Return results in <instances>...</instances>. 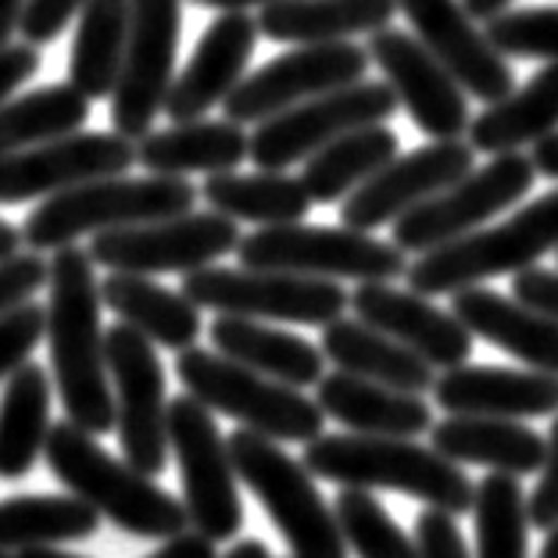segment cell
<instances>
[{
    "label": "cell",
    "instance_id": "cell-41",
    "mask_svg": "<svg viewBox=\"0 0 558 558\" xmlns=\"http://www.w3.org/2000/svg\"><path fill=\"white\" fill-rule=\"evenodd\" d=\"M487 44L509 58H537L558 65V8H509L487 22Z\"/></svg>",
    "mask_w": 558,
    "mask_h": 558
},
{
    "label": "cell",
    "instance_id": "cell-2",
    "mask_svg": "<svg viewBox=\"0 0 558 558\" xmlns=\"http://www.w3.org/2000/svg\"><path fill=\"white\" fill-rule=\"evenodd\" d=\"M301 465L312 476L340 487L398 490L448 515L473 512L476 484L462 473V465L444 459L434 448H423L412 437L323 434L312 444H304Z\"/></svg>",
    "mask_w": 558,
    "mask_h": 558
},
{
    "label": "cell",
    "instance_id": "cell-6",
    "mask_svg": "<svg viewBox=\"0 0 558 558\" xmlns=\"http://www.w3.org/2000/svg\"><path fill=\"white\" fill-rule=\"evenodd\" d=\"M175 376L190 398L205 409L236 418L244 429L276 444H312L323 437L326 415L315 398H304L298 387H287L247 365L222 359L219 351L186 348L175 359Z\"/></svg>",
    "mask_w": 558,
    "mask_h": 558
},
{
    "label": "cell",
    "instance_id": "cell-37",
    "mask_svg": "<svg viewBox=\"0 0 558 558\" xmlns=\"http://www.w3.org/2000/svg\"><path fill=\"white\" fill-rule=\"evenodd\" d=\"M100 530V512L83 498L54 494H19L0 501V548H54V544L86 541Z\"/></svg>",
    "mask_w": 558,
    "mask_h": 558
},
{
    "label": "cell",
    "instance_id": "cell-54",
    "mask_svg": "<svg viewBox=\"0 0 558 558\" xmlns=\"http://www.w3.org/2000/svg\"><path fill=\"white\" fill-rule=\"evenodd\" d=\"M222 558H272V551L265 548L262 541H236L233 548H230V555H222Z\"/></svg>",
    "mask_w": 558,
    "mask_h": 558
},
{
    "label": "cell",
    "instance_id": "cell-33",
    "mask_svg": "<svg viewBox=\"0 0 558 558\" xmlns=\"http://www.w3.org/2000/svg\"><path fill=\"white\" fill-rule=\"evenodd\" d=\"M54 384L44 365L25 362L0 395V480H22L44 454Z\"/></svg>",
    "mask_w": 558,
    "mask_h": 558
},
{
    "label": "cell",
    "instance_id": "cell-51",
    "mask_svg": "<svg viewBox=\"0 0 558 558\" xmlns=\"http://www.w3.org/2000/svg\"><path fill=\"white\" fill-rule=\"evenodd\" d=\"M25 4H29V0H0V47H8L11 36L19 33Z\"/></svg>",
    "mask_w": 558,
    "mask_h": 558
},
{
    "label": "cell",
    "instance_id": "cell-19",
    "mask_svg": "<svg viewBox=\"0 0 558 558\" xmlns=\"http://www.w3.org/2000/svg\"><path fill=\"white\" fill-rule=\"evenodd\" d=\"M473 158L476 150L469 147V140H434L409 155L390 158L373 180H365L354 194L340 201V222L373 233L440 194L444 186L459 183L465 172L476 169Z\"/></svg>",
    "mask_w": 558,
    "mask_h": 558
},
{
    "label": "cell",
    "instance_id": "cell-22",
    "mask_svg": "<svg viewBox=\"0 0 558 558\" xmlns=\"http://www.w3.org/2000/svg\"><path fill=\"white\" fill-rule=\"evenodd\" d=\"M258 19L247 11H222L197 40L186 69L172 80L165 116L172 122H197L219 108L233 86L247 75V61L258 47Z\"/></svg>",
    "mask_w": 558,
    "mask_h": 558
},
{
    "label": "cell",
    "instance_id": "cell-28",
    "mask_svg": "<svg viewBox=\"0 0 558 558\" xmlns=\"http://www.w3.org/2000/svg\"><path fill=\"white\" fill-rule=\"evenodd\" d=\"M395 0H269L258 11V33L276 44H340L387 29Z\"/></svg>",
    "mask_w": 558,
    "mask_h": 558
},
{
    "label": "cell",
    "instance_id": "cell-27",
    "mask_svg": "<svg viewBox=\"0 0 558 558\" xmlns=\"http://www.w3.org/2000/svg\"><path fill=\"white\" fill-rule=\"evenodd\" d=\"M215 351L236 365H247L269 379H279L287 387H315L326 376V354L287 329H276L258 319H240V315H219L208 329Z\"/></svg>",
    "mask_w": 558,
    "mask_h": 558
},
{
    "label": "cell",
    "instance_id": "cell-32",
    "mask_svg": "<svg viewBox=\"0 0 558 558\" xmlns=\"http://www.w3.org/2000/svg\"><path fill=\"white\" fill-rule=\"evenodd\" d=\"M100 301L105 308L119 315L136 333H144L155 348L186 351L201 337V308L183 298V290H165L150 276L136 272H111L100 283Z\"/></svg>",
    "mask_w": 558,
    "mask_h": 558
},
{
    "label": "cell",
    "instance_id": "cell-49",
    "mask_svg": "<svg viewBox=\"0 0 558 558\" xmlns=\"http://www.w3.org/2000/svg\"><path fill=\"white\" fill-rule=\"evenodd\" d=\"M147 558H219V555H215V541H208L201 530H183L180 537H169Z\"/></svg>",
    "mask_w": 558,
    "mask_h": 558
},
{
    "label": "cell",
    "instance_id": "cell-38",
    "mask_svg": "<svg viewBox=\"0 0 558 558\" xmlns=\"http://www.w3.org/2000/svg\"><path fill=\"white\" fill-rule=\"evenodd\" d=\"M86 119H90V100L72 83L36 86L0 105V155L72 136L86 130Z\"/></svg>",
    "mask_w": 558,
    "mask_h": 558
},
{
    "label": "cell",
    "instance_id": "cell-58",
    "mask_svg": "<svg viewBox=\"0 0 558 558\" xmlns=\"http://www.w3.org/2000/svg\"><path fill=\"white\" fill-rule=\"evenodd\" d=\"M0 558H15V555H11V551H4V548H0Z\"/></svg>",
    "mask_w": 558,
    "mask_h": 558
},
{
    "label": "cell",
    "instance_id": "cell-3",
    "mask_svg": "<svg viewBox=\"0 0 558 558\" xmlns=\"http://www.w3.org/2000/svg\"><path fill=\"white\" fill-rule=\"evenodd\" d=\"M44 459L61 487H69V494L94 505L122 534L144 541H169L190 530L183 501H175L150 476L136 473L130 462H119L116 454H108L94 440V434H86L69 418L50 426Z\"/></svg>",
    "mask_w": 558,
    "mask_h": 558
},
{
    "label": "cell",
    "instance_id": "cell-50",
    "mask_svg": "<svg viewBox=\"0 0 558 558\" xmlns=\"http://www.w3.org/2000/svg\"><path fill=\"white\" fill-rule=\"evenodd\" d=\"M530 161H534L537 175H544V180H558V130L551 136H544L541 144H534Z\"/></svg>",
    "mask_w": 558,
    "mask_h": 558
},
{
    "label": "cell",
    "instance_id": "cell-36",
    "mask_svg": "<svg viewBox=\"0 0 558 558\" xmlns=\"http://www.w3.org/2000/svg\"><path fill=\"white\" fill-rule=\"evenodd\" d=\"M130 36V0H90L80 11V25L72 36L69 83L86 100L116 94Z\"/></svg>",
    "mask_w": 558,
    "mask_h": 558
},
{
    "label": "cell",
    "instance_id": "cell-39",
    "mask_svg": "<svg viewBox=\"0 0 558 558\" xmlns=\"http://www.w3.org/2000/svg\"><path fill=\"white\" fill-rule=\"evenodd\" d=\"M476 558H530V519L519 476L490 473L473 490Z\"/></svg>",
    "mask_w": 558,
    "mask_h": 558
},
{
    "label": "cell",
    "instance_id": "cell-10",
    "mask_svg": "<svg viewBox=\"0 0 558 558\" xmlns=\"http://www.w3.org/2000/svg\"><path fill=\"white\" fill-rule=\"evenodd\" d=\"M537 169L530 155H494L484 169L465 172L459 183L444 186L423 205L395 219V247L404 255H426L451 240H462L487 226L494 215L512 208L534 190Z\"/></svg>",
    "mask_w": 558,
    "mask_h": 558
},
{
    "label": "cell",
    "instance_id": "cell-43",
    "mask_svg": "<svg viewBox=\"0 0 558 558\" xmlns=\"http://www.w3.org/2000/svg\"><path fill=\"white\" fill-rule=\"evenodd\" d=\"M47 276L50 262L40 258V251H19V255L0 262V315L33 301L47 287Z\"/></svg>",
    "mask_w": 558,
    "mask_h": 558
},
{
    "label": "cell",
    "instance_id": "cell-13",
    "mask_svg": "<svg viewBox=\"0 0 558 558\" xmlns=\"http://www.w3.org/2000/svg\"><path fill=\"white\" fill-rule=\"evenodd\" d=\"M108 376L116 390V429L136 473L161 476L169 465V398L155 344L125 323L105 333Z\"/></svg>",
    "mask_w": 558,
    "mask_h": 558
},
{
    "label": "cell",
    "instance_id": "cell-21",
    "mask_svg": "<svg viewBox=\"0 0 558 558\" xmlns=\"http://www.w3.org/2000/svg\"><path fill=\"white\" fill-rule=\"evenodd\" d=\"M348 308H354V319L398 340L440 373L465 365L473 354V333L451 312L437 308L415 290H401L395 283H362L351 294Z\"/></svg>",
    "mask_w": 558,
    "mask_h": 558
},
{
    "label": "cell",
    "instance_id": "cell-34",
    "mask_svg": "<svg viewBox=\"0 0 558 558\" xmlns=\"http://www.w3.org/2000/svg\"><path fill=\"white\" fill-rule=\"evenodd\" d=\"M201 201L226 215L233 222H255V226H287L301 222L312 208V197L304 190L301 175L287 172H219L208 175L201 186Z\"/></svg>",
    "mask_w": 558,
    "mask_h": 558
},
{
    "label": "cell",
    "instance_id": "cell-42",
    "mask_svg": "<svg viewBox=\"0 0 558 558\" xmlns=\"http://www.w3.org/2000/svg\"><path fill=\"white\" fill-rule=\"evenodd\" d=\"M44 337H47L44 304L25 301L8 315H0V384L33 359V351L40 348Z\"/></svg>",
    "mask_w": 558,
    "mask_h": 558
},
{
    "label": "cell",
    "instance_id": "cell-56",
    "mask_svg": "<svg viewBox=\"0 0 558 558\" xmlns=\"http://www.w3.org/2000/svg\"><path fill=\"white\" fill-rule=\"evenodd\" d=\"M15 558H83V555H72V551H61L58 544L54 548H22Z\"/></svg>",
    "mask_w": 558,
    "mask_h": 558
},
{
    "label": "cell",
    "instance_id": "cell-26",
    "mask_svg": "<svg viewBox=\"0 0 558 558\" xmlns=\"http://www.w3.org/2000/svg\"><path fill=\"white\" fill-rule=\"evenodd\" d=\"M429 448L459 465H484L490 473L534 476L544 465L548 440L519 418L448 415L429 426Z\"/></svg>",
    "mask_w": 558,
    "mask_h": 558
},
{
    "label": "cell",
    "instance_id": "cell-8",
    "mask_svg": "<svg viewBox=\"0 0 558 558\" xmlns=\"http://www.w3.org/2000/svg\"><path fill=\"white\" fill-rule=\"evenodd\" d=\"M236 258L244 269H276L319 279H354V283H395L409 272V255L384 244L373 233L351 226H262L240 236Z\"/></svg>",
    "mask_w": 558,
    "mask_h": 558
},
{
    "label": "cell",
    "instance_id": "cell-45",
    "mask_svg": "<svg viewBox=\"0 0 558 558\" xmlns=\"http://www.w3.org/2000/svg\"><path fill=\"white\" fill-rule=\"evenodd\" d=\"M526 519L541 534H548V530L558 526V418L551 423V434H548V451H544L537 490L530 494V501H526Z\"/></svg>",
    "mask_w": 558,
    "mask_h": 558
},
{
    "label": "cell",
    "instance_id": "cell-18",
    "mask_svg": "<svg viewBox=\"0 0 558 558\" xmlns=\"http://www.w3.org/2000/svg\"><path fill=\"white\" fill-rule=\"evenodd\" d=\"M136 165V144L122 133H72L50 144L0 155V205L54 197L61 190L122 175Z\"/></svg>",
    "mask_w": 558,
    "mask_h": 558
},
{
    "label": "cell",
    "instance_id": "cell-15",
    "mask_svg": "<svg viewBox=\"0 0 558 558\" xmlns=\"http://www.w3.org/2000/svg\"><path fill=\"white\" fill-rule=\"evenodd\" d=\"M240 244V230L233 219L219 211H186L172 219L125 226L90 236L94 265H105L111 272H194L233 255Z\"/></svg>",
    "mask_w": 558,
    "mask_h": 558
},
{
    "label": "cell",
    "instance_id": "cell-25",
    "mask_svg": "<svg viewBox=\"0 0 558 558\" xmlns=\"http://www.w3.org/2000/svg\"><path fill=\"white\" fill-rule=\"evenodd\" d=\"M315 404L326 418H337L348 434L365 437H418L434 426L423 395H404V390L340 369L315 384Z\"/></svg>",
    "mask_w": 558,
    "mask_h": 558
},
{
    "label": "cell",
    "instance_id": "cell-7",
    "mask_svg": "<svg viewBox=\"0 0 558 558\" xmlns=\"http://www.w3.org/2000/svg\"><path fill=\"white\" fill-rule=\"evenodd\" d=\"M226 444L236 480L265 505L279 537L287 541L290 558H348V541L340 534L337 515L308 469L255 429L240 426Z\"/></svg>",
    "mask_w": 558,
    "mask_h": 558
},
{
    "label": "cell",
    "instance_id": "cell-57",
    "mask_svg": "<svg viewBox=\"0 0 558 558\" xmlns=\"http://www.w3.org/2000/svg\"><path fill=\"white\" fill-rule=\"evenodd\" d=\"M541 558H558V526H555V530H548V537H544Z\"/></svg>",
    "mask_w": 558,
    "mask_h": 558
},
{
    "label": "cell",
    "instance_id": "cell-53",
    "mask_svg": "<svg viewBox=\"0 0 558 558\" xmlns=\"http://www.w3.org/2000/svg\"><path fill=\"white\" fill-rule=\"evenodd\" d=\"M19 251H22V230L11 226L8 219H0V262L19 255Z\"/></svg>",
    "mask_w": 558,
    "mask_h": 558
},
{
    "label": "cell",
    "instance_id": "cell-46",
    "mask_svg": "<svg viewBox=\"0 0 558 558\" xmlns=\"http://www.w3.org/2000/svg\"><path fill=\"white\" fill-rule=\"evenodd\" d=\"M415 548L418 558H469L454 515L440 509H426L415 519Z\"/></svg>",
    "mask_w": 558,
    "mask_h": 558
},
{
    "label": "cell",
    "instance_id": "cell-47",
    "mask_svg": "<svg viewBox=\"0 0 558 558\" xmlns=\"http://www.w3.org/2000/svg\"><path fill=\"white\" fill-rule=\"evenodd\" d=\"M40 50L33 44H8L0 47V105L11 100V94L19 90L33 80L36 72H40Z\"/></svg>",
    "mask_w": 558,
    "mask_h": 558
},
{
    "label": "cell",
    "instance_id": "cell-5",
    "mask_svg": "<svg viewBox=\"0 0 558 558\" xmlns=\"http://www.w3.org/2000/svg\"><path fill=\"white\" fill-rule=\"evenodd\" d=\"M551 251H558V190L530 201L512 219L418 255L409 262L404 279L409 290L423 298L454 294V290L487 283L494 276L534 269Z\"/></svg>",
    "mask_w": 558,
    "mask_h": 558
},
{
    "label": "cell",
    "instance_id": "cell-44",
    "mask_svg": "<svg viewBox=\"0 0 558 558\" xmlns=\"http://www.w3.org/2000/svg\"><path fill=\"white\" fill-rule=\"evenodd\" d=\"M86 4H90V0H29L19 33L25 36V44H33V47L54 44L58 36L65 33V25L80 15Z\"/></svg>",
    "mask_w": 558,
    "mask_h": 558
},
{
    "label": "cell",
    "instance_id": "cell-11",
    "mask_svg": "<svg viewBox=\"0 0 558 558\" xmlns=\"http://www.w3.org/2000/svg\"><path fill=\"white\" fill-rule=\"evenodd\" d=\"M169 448L180 462L183 505L190 526L208 541H230L244 526V505L236 490L230 444L222 440L211 409L197 398L180 395L169 401Z\"/></svg>",
    "mask_w": 558,
    "mask_h": 558
},
{
    "label": "cell",
    "instance_id": "cell-14",
    "mask_svg": "<svg viewBox=\"0 0 558 558\" xmlns=\"http://www.w3.org/2000/svg\"><path fill=\"white\" fill-rule=\"evenodd\" d=\"M183 29V0H130L122 75L111 94V125L140 144L165 111L175 80V50Z\"/></svg>",
    "mask_w": 558,
    "mask_h": 558
},
{
    "label": "cell",
    "instance_id": "cell-48",
    "mask_svg": "<svg viewBox=\"0 0 558 558\" xmlns=\"http://www.w3.org/2000/svg\"><path fill=\"white\" fill-rule=\"evenodd\" d=\"M512 298L530 304V308H537L544 315H555L558 319V272H548V269H523L512 276Z\"/></svg>",
    "mask_w": 558,
    "mask_h": 558
},
{
    "label": "cell",
    "instance_id": "cell-23",
    "mask_svg": "<svg viewBox=\"0 0 558 558\" xmlns=\"http://www.w3.org/2000/svg\"><path fill=\"white\" fill-rule=\"evenodd\" d=\"M434 401L448 415H558V376L537 369H501V365H454L437 376Z\"/></svg>",
    "mask_w": 558,
    "mask_h": 558
},
{
    "label": "cell",
    "instance_id": "cell-29",
    "mask_svg": "<svg viewBox=\"0 0 558 558\" xmlns=\"http://www.w3.org/2000/svg\"><path fill=\"white\" fill-rule=\"evenodd\" d=\"M323 354L337 365L340 373L373 379V384L404 390V395H429L437 384V369L412 354L398 340L379 333L362 319H340L323 326Z\"/></svg>",
    "mask_w": 558,
    "mask_h": 558
},
{
    "label": "cell",
    "instance_id": "cell-20",
    "mask_svg": "<svg viewBox=\"0 0 558 558\" xmlns=\"http://www.w3.org/2000/svg\"><path fill=\"white\" fill-rule=\"evenodd\" d=\"M395 4L409 19L415 40L434 50L469 97L490 105L515 86L512 65L487 44L484 29H476L462 0H395Z\"/></svg>",
    "mask_w": 558,
    "mask_h": 558
},
{
    "label": "cell",
    "instance_id": "cell-30",
    "mask_svg": "<svg viewBox=\"0 0 558 558\" xmlns=\"http://www.w3.org/2000/svg\"><path fill=\"white\" fill-rule=\"evenodd\" d=\"M247 158V133L240 122L230 119H197V122H172L169 130H150L136 144V165H144L147 175H186L205 172H233Z\"/></svg>",
    "mask_w": 558,
    "mask_h": 558
},
{
    "label": "cell",
    "instance_id": "cell-35",
    "mask_svg": "<svg viewBox=\"0 0 558 558\" xmlns=\"http://www.w3.org/2000/svg\"><path fill=\"white\" fill-rule=\"evenodd\" d=\"M401 155V140L387 125H365L337 136L333 144L304 161L301 183L308 190L312 205H340L348 194H354L365 180L384 169L390 158Z\"/></svg>",
    "mask_w": 558,
    "mask_h": 558
},
{
    "label": "cell",
    "instance_id": "cell-4",
    "mask_svg": "<svg viewBox=\"0 0 558 558\" xmlns=\"http://www.w3.org/2000/svg\"><path fill=\"white\" fill-rule=\"evenodd\" d=\"M197 197V186L180 175H100L40 201L19 230L29 251H58L80 236L186 215Z\"/></svg>",
    "mask_w": 558,
    "mask_h": 558
},
{
    "label": "cell",
    "instance_id": "cell-52",
    "mask_svg": "<svg viewBox=\"0 0 558 558\" xmlns=\"http://www.w3.org/2000/svg\"><path fill=\"white\" fill-rule=\"evenodd\" d=\"M462 8L469 11L473 22H490V19H498L501 11H509L512 0H462Z\"/></svg>",
    "mask_w": 558,
    "mask_h": 558
},
{
    "label": "cell",
    "instance_id": "cell-17",
    "mask_svg": "<svg viewBox=\"0 0 558 558\" xmlns=\"http://www.w3.org/2000/svg\"><path fill=\"white\" fill-rule=\"evenodd\" d=\"M369 61L387 75L398 105L429 140H462L473 111L451 69L415 40V33L379 29L369 36Z\"/></svg>",
    "mask_w": 558,
    "mask_h": 558
},
{
    "label": "cell",
    "instance_id": "cell-1",
    "mask_svg": "<svg viewBox=\"0 0 558 558\" xmlns=\"http://www.w3.org/2000/svg\"><path fill=\"white\" fill-rule=\"evenodd\" d=\"M47 348L54 387L69 423L86 434L116 429V390L108 376V348L100 329V283L86 247H58L50 258Z\"/></svg>",
    "mask_w": 558,
    "mask_h": 558
},
{
    "label": "cell",
    "instance_id": "cell-55",
    "mask_svg": "<svg viewBox=\"0 0 558 558\" xmlns=\"http://www.w3.org/2000/svg\"><path fill=\"white\" fill-rule=\"evenodd\" d=\"M197 8H219V11H247L258 4H269V0H190Z\"/></svg>",
    "mask_w": 558,
    "mask_h": 558
},
{
    "label": "cell",
    "instance_id": "cell-31",
    "mask_svg": "<svg viewBox=\"0 0 558 558\" xmlns=\"http://www.w3.org/2000/svg\"><path fill=\"white\" fill-rule=\"evenodd\" d=\"M558 130V65H544L530 80L512 86L509 94L490 100L480 116L469 122V147L484 155H515L523 147L541 144Z\"/></svg>",
    "mask_w": 558,
    "mask_h": 558
},
{
    "label": "cell",
    "instance_id": "cell-16",
    "mask_svg": "<svg viewBox=\"0 0 558 558\" xmlns=\"http://www.w3.org/2000/svg\"><path fill=\"white\" fill-rule=\"evenodd\" d=\"M369 50L340 40V44H301L287 54L265 61L258 72L244 75L233 94L222 100L230 122H265L279 111L304 105V100L340 90V86L362 83L369 72Z\"/></svg>",
    "mask_w": 558,
    "mask_h": 558
},
{
    "label": "cell",
    "instance_id": "cell-40",
    "mask_svg": "<svg viewBox=\"0 0 558 558\" xmlns=\"http://www.w3.org/2000/svg\"><path fill=\"white\" fill-rule=\"evenodd\" d=\"M333 515L348 548L359 558H418L415 537L401 534L373 490L344 487L333 501Z\"/></svg>",
    "mask_w": 558,
    "mask_h": 558
},
{
    "label": "cell",
    "instance_id": "cell-12",
    "mask_svg": "<svg viewBox=\"0 0 558 558\" xmlns=\"http://www.w3.org/2000/svg\"><path fill=\"white\" fill-rule=\"evenodd\" d=\"M398 111V97L387 83H351L340 90L319 94L265 119L247 136V158L258 169L287 172L290 165L308 161L315 150L333 144L337 136L384 125Z\"/></svg>",
    "mask_w": 558,
    "mask_h": 558
},
{
    "label": "cell",
    "instance_id": "cell-24",
    "mask_svg": "<svg viewBox=\"0 0 558 558\" xmlns=\"http://www.w3.org/2000/svg\"><path fill=\"white\" fill-rule=\"evenodd\" d=\"M451 315L473 337L501 348L537 373L558 376V319L487 287H465L451 294Z\"/></svg>",
    "mask_w": 558,
    "mask_h": 558
},
{
    "label": "cell",
    "instance_id": "cell-9",
    "mask_svg": "<svg viewBox=\"0 0 558 558\" xmlns=\"http://www.w3.org/2000/svg\"><path fill=\"white\" fill-rule=\"evenodd\" d=\"M183 298L201 312L240 315L258 323L326 326L344 315L351 298L337 279L276 272V269H219L205 265L183 276Z\"/></svg>",
    "mask_w": 558,
    "mask_h": 558
}]
</instances>
